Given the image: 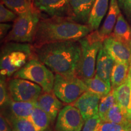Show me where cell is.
<instances>
[{"label": "cell", "mask_w": 131, "mask_h": 131, "mask_svg": "<svg viewBox=\"0 0 131 131\" xmlns=\"http://www.w3.org/2000/svg\"><path fill=\"white\" fill-rule=\"evenodd\" d=\"M128 77L131 81V58L129 61V73H128Z\"/></svg>", "instance_id": "obj_35"}, {"label": "cell", "mask_w": 131, "mask_h": 131, "mask_svg": "<svg viewBox=\"0 0 131 131\" xmlns=\"http://www.w3.org/2000/svg\"><path fill=\"white\" fill-rule=\"evenodd\" d=\"M84 119L80 111L72 104L64 106L55 123L56 131H81Z\"/></svg>", "instance_id": "obj_9"}, {"label": "cell", "mask_w": 131, "mask_h": 131, "mask_svg": "<svg viewBox=\"0 0 131 131\" xmlns=\"http://www.w3.org/2000/svg\"><path fill=\"white\" fill-rule=\"evenodd\" d=\"M115 63L112 57L102 46L96 59L95 75L111 86V76Z\"/></svg>", "instance_id": "obj_15"}, {"label": "cell", "mask_w": 131, "mask_h": 131, "mask_svg": "<svg viewBox=\"0 0 131 131\" xmlns=\"http://www.w3.org/2000/svg\"><path fill=\"white\" fill-rule=\"evenodd\" d=\"M119 7L131 24V0H118Z\"/></svg>", "instance_id": "obj_32"}, {"label": "cell", "mask_w": 131, "mask_h": 131, "mask_svg": "<svg viewBox=\"0 0 131 131\" xmlns=\"http://www.w3.org/2000/svg\"><path fill=\"white\" fill-rule=\"evenodd\" d=\"M101 119L102 122H104L131 125V122L129 120L122 108L117 103L115 104L104 116H103Z\"/></svg>", "instance_id": "obj_24"}, {"label": "cell", "mask_w": 131, "mask_h": 131, "mask_svg": "<svg viewBox=\"0 0 131 131\" xmlns=\"http://www.w3.org/2000/svg\"><path fill=\"white\" fill-rule=\"evenodd\" d=\"M117 104L114 90L112 89L111 91L106 95L101 98L98 107V114L101 118L104 116L108 111Z\"/></svg>", "instance_id": "obj_27"}, {"label": "cell", "mask_w": 131, "mask_h": 131, "mask_svg": "<svg viewBox=\"0 0 131 131\" xmlns=\"http://www.w3.org/2000/svg\"><path fill=\"white\" fill-rule=\"evenodd\" d=\"M95 0H69L68 17L78 23L88 24Z\"/></svg>", "instance_id": "obj_13"}, {"label": "cell", "mask_w": 131, "mask_h": 131, "mask_svg": "<svg viewBox=\"0 0 131 131\" xmlns=\"http://www.w3.org/2000/svg\"><path fill=\"white\" fill-rule=\"evenodd\" d=\"M38 106L46 112L51 119L52 123L57 118L59 112L63 109V104L53 91L42 92L37 100Z\"/></svg>", "instance_id": "obj_14"}, {"label": "cell", "mask_w": 131, "mask_h": 131, "mask_svg": "<svg viewBox=\"0 0 131 131\" xmlns=\"http://www.w3.org/2000/svg\"><path fill=\"white\" fill-rule=\"evenodd\" d=\"M33 5L48 17H68L69 0H34Z\"/></svg>", "instance_id": "obj_10"}, {"label": "cell", "mask_w": 131, "mask_h": 131, "mask_svg": "<svg viewBox=\"0 0 131 131\" xmlns=\"http://www.w3.org/2000/svg\"><path fill=\"white\" fill-rule=\"evenodd\" d=\"M109 4L110 5L105 20L100 29L99 30H98L100 35L103 40L112 34L117 23L118 17L121 14L118 0H111Z\"/></svg>", "instance_id": "obj_17"}, {"label": "cell", "mask_w": 131, "mask_h": 131, "mask_svg": "<svg viewBox=\"0 0 131 131\" xmlns=\"http://www.w3.org/2000/svg\"><path fill=\"white\" fill-rule=\"evenodd\" d=\"M130 131H131V128H130Z\"/></svg>", "instance_id": "obj_38"}, {"label": "cell", "mask_w": 131, "mask_h": 131, "mask_svg": "<svg viewBox=\"0 0 131 131\" xmlns=\"http://www.w3.org/2000/svg\"><path fill=\"white\" fill-rule=\"evenodd\" d=\"M13 131H15V130H13Z\"/></svg>", "instance_id": "obj_39"}, {"label": "cell", "mask_w": 131, "mask_h": 131, "mask_svg": "<svg viewBox=\"0 0 131 131\" xmlns=\"http://www.w3.org/2000/svg\"><path fill=\"white\" fill-rule=\"evenodd\" d=\"M111 35L122 41L131 44V27L122 14L119 15Z\"/></svg>", "instance_id": "obj_21"}, {"label": "cell", "mask_w": 131, "mask_h": 131, "mask_svg": "<svg viewBox=\"0 0 131 131\" xmlns=\"http://www.w3.org/2000/svg\"><path fill=\"white\" fill-rule=\"evenodd\" d=\"M2 113V112H1ZM3 114V113H2ZM10 123L13 129L15 131H37L34 124L29 118H18L4 114Z\"/></svg>", "instance_id": "obj_26"}, {"label": "cell", "mask_w": 131, "mask_h": 131, "mask_svg": "<svg viewBox=\"0 0 131 131\" xmlns=\"http://www.w3.org/2000/svg\"><path fill=\"white\" fill-rule=\"evenodd\" d=\"M103 47L115 61L129 63L131 58V44L122 41L110 35L103 41Z\"/></svg>", "instance_id": "obj_11"}, {"label": "cell", "mask_w": 131, "mask_h": 131, "mask_svg": "<svg viewBox=\"0 0 131 131\" xmlns=\"http://www.w3.org/2000/svg\"><path fill=\"white\" fill-rule=\"evenodd\" d=\"M131 125L101 122L98 131H130Z\"/></svg>", "instance_id": "obj_30"}, {"label": "cell", "mask_w": 131, "mask_h": 131, "mask_svg": "<svg viewBox=\"0 0 131 131\" xmlns=\"http://www.w3.org/2000/svg\"><path fill=\"white\" fill-rule=\"evenodd\" d=\"M13 127L7 117L1 112L0 116V131H13Z\"/></svg>", "instance_id": "obj_33"}, {"label": "cell", "mask_w": 131, "mask_h": 131, "mask_svg": "<svg viewBox=\"0 0 131 131\" xmlns=\"http://www.w3.org/2000/svg\"><path fill=\"white\" fill-rule=\"evenodd\" d=\"M1 2L18 16L28 12L34 7L29 0H1Z\"/></svg>", "instance_id": "obj_25"}, {"label": "cell", "mask_w": 131, "mask_h": 131, "mask_svg": "<svg viewBox=\"0 0 131 131\" xmlns=\"http://www.w3.org/2000/svg\"><path fill=\"white\" fill-rule=\"evenodd\" d=\"M12 100L10 96L7 88V80L6 78L1 77L0 80V105L1 109L6 107L10 101Z\"/></svg>", "instance_id": "obj_28"}, {"label": "cell", "mask_w": 131, "mask_h": 131, "mask_svg": "<svg viewBox=\"0 0 131 131\" xmlns=\"http://www.w3.org/2000/svg\"><path fill=\"white\" fill-rule=\"evenodd\" d=\"M86 91L84 81L78 77L55 73L53 92L63 103L72 104Z\"/></svg>", "instance_id": "obj_7"}, {"label": "cell", "mask_w": 131, "mask_h": 131, "mask_svg": "<svg viewBox=\"0 0 131 131\" xmlns=\"http://www.w3.org/2000/svg\"><path fill=\"white\" fill-rule=\"evenodd\" d=\"M90 32L88 24L78 23L69 17L41 18L32 45L40 46L55 42L78 41Z\"/></svg>", "instance_id": "obj_2"}, {"label": "cell", "mask_w": 131, "mask_h": 131, "mask_svg": "<svg viewBox=\"0 0 131 131\" xmlns=\"http://www.w3.org/2000/svg\"><path fill=\"white\" fill-rule=\"evenodd\" d=\"M12 27V25L6 23H1L0 24V37L1 40H3L7 36Z\"/></svg>", "instance_id": "obj_34"}, {"label": "cell", "mask_w": 131, "mask_h": 131, "mask_svg": "<svg viewBox=\"0 0 131 131\" xmlns=\"http://www.w3.org/2000/svg\"><path fill=\"white\" fill-rule=\"evenodd\" d=\"M12 77L35 83L41 87L43 92H50L53 91L55 75L51 70L35 57L29 60Z\"/></svg>", "instance_id": "obj_6"}, {"label": "cell", "mask_w": 131, "mask_h": 131, "mask_svg": "<svg viewBox=\"0 0 131 131\" xmlns=\"http://www.w3.org/2000/svg\"><path fill=\"white\" fill-rule=\"evenodd\" d=\"M101 122L99 114L95 115L85 121L81 131H98Z\"/></svg>", "instance_id": "obj_29"}, {"label": "cell", "mask_w": 131, "mask_h": 131, "mask_svg": "<svg viewBox=\"0 0 131 131\" xmlns=\"http://www.w3.org/2000/svg\"><path fill=\"white\" fill-rule=\"evenodd\" d=\"M38 105L37 101H15L11 100L6 106L9 108L10 115L18 118H29L33 110Z\"/></svg>", "instance_id": "obj_19"}, {"label": "cell", "mask_w": 131, "mask_h": 131, "mask_svg": "<svg viewBox=\"0 0 131 131\" xmlns=\"http://www.w3.org/2000/svg\"><path fill=\"white\" fill-rule=\"evenodd\" d=\"M34 57V46L32 44L4 42L1 49V77L7 78L13 76L29 60Z\"/></svg>", "instance_id": "obj_3"}, {"label": "cell", "mask_w": 131, "mask_h": 131, "mask_svg": "<svg viewBox=\"0 0 131 131\" xmlns=\"http://www.w3.org/2000/svg\"><path fill=\"white\" fill-rule=\"evenodd\" d=\"M18 15L14 12L5 6L3 3L1 2L0 5V21L1 23L6 22L14 21L17 18Z\"/></svg>", "instance_id": "obj_31"}, {"label": "cell", "mask_w": 131, "mask_h": 131, "mask_svg": "<svg viewBox=\"0 0 131 131\" xmlns=\"http://www.w3.org/2000/svg\"><path fill=\"white\" fill-rule=\"evenodd\" d=\"M29 119L34 124L37 131H46L52 123L49 115L38 105L34 109Z\"/></svg>", "instance_id": "obj_23"}, {"label": "cell", "mask_w": 131, "mask_h": 131, "mask_svg": "<svg viewBox=\"0 0 131 131\" xmlns=\"http://www.w3.org/2000/svg\"><path fill=\"white\" fill-rule=\"evenodd\" d=\"M7 88L11 100L15 101H37L43 92L38 84L21 78H10Z\"/></svg>", "instance_id": "obj_8"}, {"label": "cell", "mask_w": 131, "mask_h": 131, "mask_svg": "<svg viewBox=\"0 0 131 131\" xmlns=\"http://www.w3.org/2000/svg\"><path fill=\"white\" fill-rule=\"evenodd\" d=\"M101 97L98 95L86 91L73 103L72 105L80 111L84 121L98 114Z\"/></svg>", "instance_id": "obj_12"}, {"label": "cell", "mask_w": 131, "mask_h": 131, "mask_svg": "<svg viewBox=\"0 0 131 131\" xmlns=\"http://www.w3.org/2000/svg\"><path fill=\"white\" fill-rule=\"evenodd\" d=\"M34 52L35 58L53 72L63 76H76L81 52L78 41L55 42L34 46Z\"/></svg>", "instance_id": "obj_1"}, {"label": "cell", "mask_w": 131, "mask_h": 131, "mask_svg": "<svg viewBox=\"0 0 131 131\" xmlns=\"http://www.w3.org/2000/svg\"><path fill=\"white\" fill-rule=\"evenodd\" d=\"M29 1H30V2L33 4V3H34V0H29Z\"/></svg>", "instance_id": "obj_37"}, {"label": "cell", "mask_w": 131, "mask_h": 131, "mask_svg": "<svg viewBox=\"0 0 131 131\" xmlns=\"http://www.w3.org/2000/svg\"><path fill=\"white\" fill-rule=\"evenodd\" d=\"M41 18V14L34 7L28 12L18 15L14 22L11 30L3 40V42L33 44L38 24Z\"/></svg>", "instance_id": "obj_5"}, {"label": "cell", "mask_w": 131, "mask_h": 131, "mask_svg": "<svg viewBox=\"0 0 131 131\" xmlns=\"http://www.w3.org/2000/svg\"><path fill=\"white\" fill-rule=\"evenodd\" d=\"M129 68V63L115 61L111 76L112 89H117L126 81L128 77Z\"/></svg>", "instance_id": "obj_20"}, {"label": "cell", "mask_w": 131, "mask_h": 131, "mask_svg": "<svg viewBox=\"0 0 131 131\" xmlns=\"http://www.w3.org/2000/svg\"><path fill=\"white\" fill-rule=\"evenodd\" d=\"M87 88V91L98 95L100 97L106 95L112 90V87L97 75L93 78L83 80Z\"/></svg>", "instance_id": "obj_22"}, {"label": "cell", "mask_w": 131, "mask_h": 131, "mask_svg": "<svg viewBox=\"0 0 131 131\" xmlns=\"http://www.w3.org/2000/svg\"><path fill=\"white\" fill-rule=\"evenodd\" d=\"M117 103L131 122V81L129 77L123 84L114 89Z\"/></svg>", "instance_id": "obj_16"}, {"label": "cell", "mask_w": 131, "mask_h": 131, "mask_svg": "<svg viewBox=\"0 0 131 131\" xmlns=\"http://www.w3.org/2000/svg\"><path fill=\"white\" fill-rule=\"evenodd\" d=\"M109 0H95L90 14L88 25L91 32L97 30L109 9Z\"/></svg>", "instance_id": "obj_18"}, {"label": "cell", "mask_w": 131, "mask_h": 131, "mask_svg": "<svg viewBox=\"0 0 131 131\" xmlns=\"http://www.w3.org/2000/svg\"><path fill=\"white\" fill-rule=\"evenodd\" d=\"M46 131H56V130H52V129H47V130Z\"/></svg>", "instance_id": "obj_36"}, {"label": "cell", "mask_w": 131, "mask_h": 131, "mask_svg": "<svg viewBox=\"0 0 131 131\" xmlns=\"http://www.w3.org/2000/svg\"><path fill=\"white\" fill-rule=\"evenodd\" d=\"M103 41L98 30L90 32L78 41L81 45V52L76 76L80 79H88L95 75L96 59L103 46Z\"/></svg>", "instance_id": "obj_4"}]
</instances>
